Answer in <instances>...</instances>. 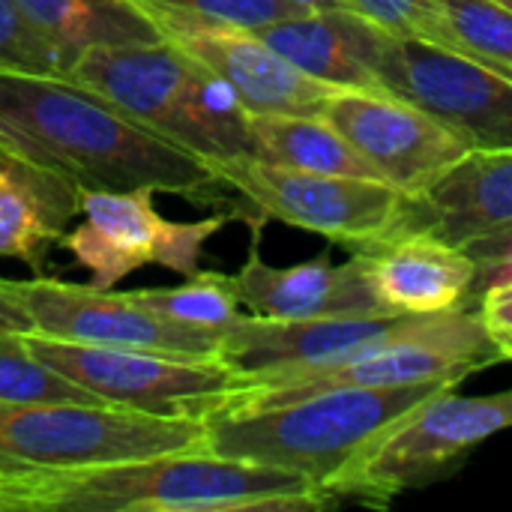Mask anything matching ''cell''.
<instances>
[{
	"mask_svg": "<svg viewBox=\"0 0 512 512\" xmlns=\"http://www.w3.org/2000/svg\"><path fill=\"white\" fill-rule=\"evenodd\" d=\"M0 132L12 153L78 189L147 186L192 198V204H216L228 189L207 159L60 75L0 69Z\"/></svg>",
	"mask_w": 512,
	"mask_h": 512,
	"instance_id": "obj_1",
	"label": "cell"
},
{
	"mask_svg": "<svg viewBox=\"0 0 512 512\" xmlns=\"http://www.w3.org/2000/svg\"><path fill=\"white\" fill-rule=\"evenodd\" d=\"M330 495L303 474L228 459L210 450L138 462L6 477L3 510L237 512L324 510Z\"/></svg>",
	"mask_w": 512,
	"mask_h": 512,
	"instance_id": "obj_2",
	"label": "cell"
},
{
	"mask_svg": "<svg viewBox=\"0 0 512 512\" xmlns=\"http://www.w3.org/2000/svg\"><path fill=\"white\" fill-rule=\"evenodd\" d=\"M444 387L456 384L339 387L264 411H216L204 420V450L303 474L327 492L366 444Z\"/></svg>",
	"mask_w": 512,
	"mask_h": 512,
	"instance_id": "obj_3",
	"label": "cell"
},
{
	"mask_svg": "<svg viewBox=\"0 0 512 512\" xmlns=\"http://www.w3.org/2000/svg\"><path fill=\"white\" fill-rule=\"evenodd\" d=\"M204 447V420L123 405L0 402V474H60Z\"/></svg>",
	"mask_w": 512,
	"mask_h": 512,
	"instance_id": "obj_4",
	"label": "cell"
},
{
	"mask_svg": "<svg viewBox=\"0 0 512 512\" xmlns=\"http://www.w3.org/2000/svg\"><path fill=\"white\" fill-rule=\"evenodd\" d=\"M210 168L243 198L240 216L249 225L279 219L354 252L408 231L411 198L384 180L312 174L258 156L216 159Z\"/></svg>",
	"mask_w": 512,
	"mask_h": 512,
	"instance_id": "obj_5",
	"label": "cell"
},
{
	"mask_svg": "<svg viewBox=\"0 0 512 512\" xmlns=\"http://www.w3.org/2000/svg\"><path fill=\"white\" fill-rule=\"evenodd\" d=\"M468 336H486L480 312L471 306L438 315L381 312L312 321H273L258 315H240L222 333L219 360L243 384H249L324 369L402 342Z\"/></svg>",
	"mask_w": 512,
	"mask_h": 512,
	"instance_id": "obj_6",
	"label": "cell"
},
{
	"mask_svg": "<svg viewBox=\"0 0 512 512\" xmlns=\"http://www.w3.org/2000/svg\"><path fill=\"white\" fill-rule=\"evenodd\" d=\"M507 429H512V390L456 396L453 387H444L366 444L327 492L333 501L384 504Z\"/></svg>",
	"mask_w": 512,
	"mask_h": 512,
	"instance_id": "obj_7",
	"label": "cell"
},
{
	"mask_svg": "<svg viewBox=\"0 0 512 512\" xmlns=\"http://www.w3.org/2000/svg\"><path fill=\"white\" fill-rule=\"evenodd\" d=\"M27 351L108 405L159 417L207 420L243 384L219 357H174L141 348H102L24 333Z\"/></svg>",
	"mask_w": 512,
	"mask_h": 512,
	"instance_id": "obj_8",
	"label": "cell"
},
{
	"mask_svg": "<svg viewBox=\"0 0 512 512\" xmlns=\"http://www.w3.org/2000/svg\"><path fill=\"white\" fill-rule=\"evenodd\" d=\"M372 69L387 93L444 123L471 150H512V81L492 66L381 27Z\"/></svg>",
	"mask_w": 512,
	"mask_h": 512,
	"instance_id": "obj_9",
	"label": "cell"
},
{
	"mask_svg": "<svg viewBox=\"0 0 512 512\" xmlns=\"http://www.w3.org/2000/svg\"><path fill=\"white\" fill-rule=\"evenodd\" d=\"M33 333L102 348H141L174 357H219L222 333L168 321L129 291L60 282L51 276L12 279Z\"/></svg>",
	"mask_w": 512,
	"mask_h": 512,
	"instance_id": "obj_10",
	"label": "cell"
},
{
	"mask_svg": "<svg viewBox=\"0 0 512 512\" xmlns=\"http://www.w3.org/2000/svg\"><path fill=\"white\" fill-rule=\"evenodd\" d=\"M144 12L159 24L162 36L171 45H177L186 57L225 78L249 114L318 117L327 99L339 93V87H330L297 69L255 30L192 18L174 9L144 6Z\"/></svg>",
	"mask_w": 512,
	"mask_h": 512,
	"instance_id": "obj_11",
	"label": "cell"
},
{
	"mask_svg": "<svg viewBox=\"0 0 512 512\" xmlns=\"http://www.w3.org/2000/svg\"><path fill=\"white\" fill-rule=\"evenodd\" d=\"M321 117L408 198L423 195L441 174L471 153L456 132L393 93L339 90L327 99Z\"/></svg>",
	"mask_w": 512,
	"mask_h": 512,
	"instance_id": "obj_12",
	"label": "cell"
},
{
	"mask_svg": "<svg viewBox=\"0 0 512 512\" xmlns=\"http://www.w3.org/2000/svg\"><path fill=\"white\" fill-rule=\"evenodd\" d=\"M498 360L501 354L489 342V336L402 342L324 369L240 384L222 411L279 408L339 387H408V384H435V381L462 384L471 372H480Z\"/></svg>",
	"mask_w": 512,
	"mask_h": 512,
	"instance_id": "obj_13",
	"label": "cell"
},
{
	"mask_svg": "<svg viewBox=\"0 0 512 512\" xmlns=\"http://www.w3.org/2000/svg\"><path fill=\"white\" fill-rule=\"evenodd\" d=\"M195 60L168 39L90 48L75 57L66 78L102 96L144 129L186 150V87Z\"/></svg>",
	"mask_w": 512,
	"mask_h": 512,
	"instance_id": "obj_14",
	"label": "cell"
},
{
	"mask_svg": "<svg viewBox=\"0 0 512 512\" xmlns=\"http://www.w3.org/2000/svg\"><path fill=\"white\" fill-rule=\"evenodd\" d=\"M261 225H252V246L237 273H231L240 306L249 315L273 321H312L342 315H381L387 312L369 288V279L357 258L333 264L330 252L312 261L276 267L258 252Z\"/></svg>",
	"mask_w": 512,
	"mask_h": 512,
	"instance_id": "obj_15",
	"label": "cell"
},
{
	"mask_svg": "<svg viewBox=\"0 0 512 512\" xmlns=\"http://www.w3.org/2000/svg\"><path fill=\"white\" fill-rule=\"evenodd\" d=\"M174 222L153 207V189H81V222L60 246L90 273V285L114 288L144 264L165 261Z\"/></svg>",
	"mask_w": 512,
	"mask_h": 512,
	"instance_id": "obj_16",
	"label": "cell"
},
{
	"mask_svg": "<svg viewBox=\"0 0 512 512\" xmlns=\"http://www.w3.org/2000/svg\"><path fill=\"white\" fill-rule=\"evenodd\" d=\"M354 258L387 312L438 315L465 309L474 300L477 261L429 231L396 234L354 252Z\"/></svg>",
	"mask_w": 512,
	"mask_h": 512,
	"instance_id": "obj_17",
	"label": "cell"
},
{
	"mask_svg": "<svg viewBox=\"0 0 512 512\" xmlns=\"http://www.w3.org/2000/svg\"><path fill=\"white\" fill-rule=\"evenodd\" d=\"M512 225V150H471L423 195L411 198L408 231L453 246Z\"/></svg>",
	"mask_w": 512,
	"mask_h": 512,
	"instance_id": "obj_18",
	"label": "cell"
},
{
	"mask_svg": "<svg viewBox=\"0 0 512 512\" xmlns=\"http://www.w3.org/2000/svg\"><path fill=\"white\" fill-rule=\"evenodd\" d=\"M270 48L291 60L306 75L360 93H387L372 69V54L381 27L354 9L303 12L255 30Z\"/></svg>",
	"mask_w": 512,
	"mask_h": 512,
	"instance_id": "obj_19",
	"label": "cell"
},
{
	"mask_svg": "<svg viewBox=\"0 0 512 512\" xmlns=\"http://www.w3.org/2000/svg\"><path fill=\"white\" fill-rule=\"evenodd\" d=\"M81 216V189L66 177L0 150V258L27 264L42 276L51 243Z\"/></svg>",
	"mask_w": 512,
	"mask_h": 512,
	"instance_id": "obj_20",
	"label": "cell"
},
{
	"mask_svg": "<svg viewBox=\"0 0 512 512\" xmlns=\"http://www.w3.org/2000/svg\"><path fill=\"white\" fill-rule=\"evenodd\" d=\"M69 63L90 48L162 42L159 24L138 0H15Z\"/></svg>",
	"mask_w": 512,
	"mask_h": 512,
	"instance_id": "obj_21",
	"label": "cell"
},
{
	"mask_svg": "<svg viewBox=\"0 0 512 512\" xmlns=\"http://www.w3.org/2000/svg\"><path fill=\"white\" fill-rule=\"evenodd\" d=\"M249 135H252V156L258 159L297 171H312V174L384 180L360 156V150L339 129H333L321 114L318 117L249 114Z\"/></svg>",
	"mask_w": 512,
	"mask_h": 512,
	"instance_id": "obj_22",
	"label": "cell"
},
{
	"mask_svg": "<svg viewBox=\"0 0 512 512\" xmlns=\"http://www.w3.org/2000/svg\"><path fill=\"white\" fill-rule=\"evenodd\" d=\"M144 309L189 327H204L225 333L243 312L231 276L216 270H198L186 282L171 288H141L129 291Z\"/></svg>",
	"mask_w": 512,
	"mask_h": 512,
	"instance_id": "obj_23",
	"label": "cell"
},
{
	"mask_svg": "<svg viewBox=\"0 0 512 512\" xmlns=\"http://www.w3.org/2000/svg\"><path fill=\"white\" fill-rule=\"evenodd\" d=\"M0 402H84L108 405L75 381L57 375L39 363L27 345L24 333H0Z\"/></svg>",
	"mask_w": 512,
	"mask_h": 512,
	"instance_id": "obj_24",
	"label": "cell"
},
{
	"mask_svg": "<svg viewBox=\"0 0 512 512\" xmlns=\"http://www.w3.org/2000/svg\"><path fill=\"white\" fill-rule=\"evenodd\" d=\"M459 51L512 81V12L495 0H444Z\"/></svg>",
	"mask_w": 512,
	"mask_h": 512,
	"instance_id": "obj_25",
	"label": "cell"
},
{
	"mask_svg": "<svg viewBox=\"0 0 512 512\" xmlns=\"http://www.w3.org/2000/svg\"><path fill=\"white\" fill-rule=\"evenodd\" d=\"M348 6L393 36L459 51V39L447 18L444 0H348Z\"/></svg>",
	"mask_w": 512,
	"mask_h": 512,
	"instance_id": "obj_26",
	"label": "cell"
},
{
	"mask_svg": "<svg viewBox=\"0 0 512 512\" xmlns=\"http://www.w3.org/2000/svg\"><path fill=\"white\" fill-rule=\"evenodd\" d=\"M69 66L72 63L63 51L21 12L15 0H0V69L66 78Z\"/></svg>",
	"mask_w": 512,
	"mask_h": 512,
	"instance_id": "obj_27",
	"label": "cell"
},
{
	"mask_svg": "<svg viewBox=\"0 0 512 512\" xmlns=\"http://www.w3.org/2000/svg\"><path fill=\"white\" fill-rule=\"evenodd\" d=\"M138 3L147 9H174L192 18L219 21L243 30H261L267 24L309 12L288 0H138Z\"/></svg>",
	"mask_w": 512,
	"mask_h": 512,
	"instance_id": "obj_28",
	"label": "cell"
},
{
	"mask_svg": "<svg viewBox=\"0 0 512 512\" xmlns=\"http://www.w3.org/2000/svg\"><path fill=\"white\" fill-rule=\"evenodd\" d=\"M477 312L501 360H512V282L492 285L489 291H483L477 300Z\"/></svg>",
	"mask_w": 512,
	"mask_h": 512,
	"instance_id": "obj_29",
	"label": "cell"
},
{
	"mask_svg": "<svg viewBox=\"0 0 512 512\" xmlns=\"http://www.w3.org/2000/svg\"><path fill=\"white\" fill-rule=\"evenodd\" d=\"M0 333H33L30 315L24 312L12 279H0Z\"/></svg>",
	"mask_w": 512,
	"mask_h": 512,
	"instance_id": "obj_30",
	"label": "cell"
},
{
	"mask_svg": "<svg viewBox=\"0 0 512 512\" xmlns=\"http://www.w3.org/2000/svg\"><path fill=\"white\" fill-rule=\"evenodd\" d=\"M477 264L480 261H492V258H501V255H512V225L495 231V234H486V237H477L471 243L462 246Z\"/></svg>",
	"mask_w": 512,
	"mask_h": 512,
	"instance_id": "obj_31",
	"label": "cell"
},
{
	"mask_svg": "<svg viewBox=\"0 0 512 512\" xmlns=\"http://www.w3.org/2000/svg\"><path fill=\"white\" fill-rule=\"evenodd\" d=\"M300 9H309V12H321V9H351L348 0H288Z\"/></svg>",
	"mask_w": 512,
	"mask_h": 512,
	"instance_id": "obj_32",
	"label": "cell"
},
{
	"mask_svg": "<svg viewBox=\"0 0 512 512\" xmlns=\"http://www.w3.org/2000/svg\"><path fill=\"white\" fill-rule=\"evenodd\" d=\"M0 150H6V153H12V147H9V141L3 138V132H0Z\"/></svg>",
	"mask_w": 512,
	"mask_h": 512,
	"instance_id": "obj_33",
	"label": "cell"
},
{
	"mask_svg": "<svg viewBox=\"0 0 512 512\" xmlns=\"http://www.w3.org/2000/svg\"><path fill=\"white\" fill-rule=\"evenodd\" d=\"M3 489H6V477L0 474V510H3Z\"/></svg>",
	"mask_w": 512,
	"mask_h": 512,
	"instance_id": "obj_34",
	"label": "cell"
},
{
	"mask_svg": "<svg viewBox=\"0 0 512 512\" xmlns=\"http://www.w3.org/2000/svg\"><path fill=\"white\" fill-rule=\"evenodd\" d=\"M495 3H501L504 9H510V12H512V0H495Z\"/></svg>",
	"mask_w": 512,
	"mask_h": 512,
	"instance_id": "obj_35",
	"label": "cell"
}]
</instances>
